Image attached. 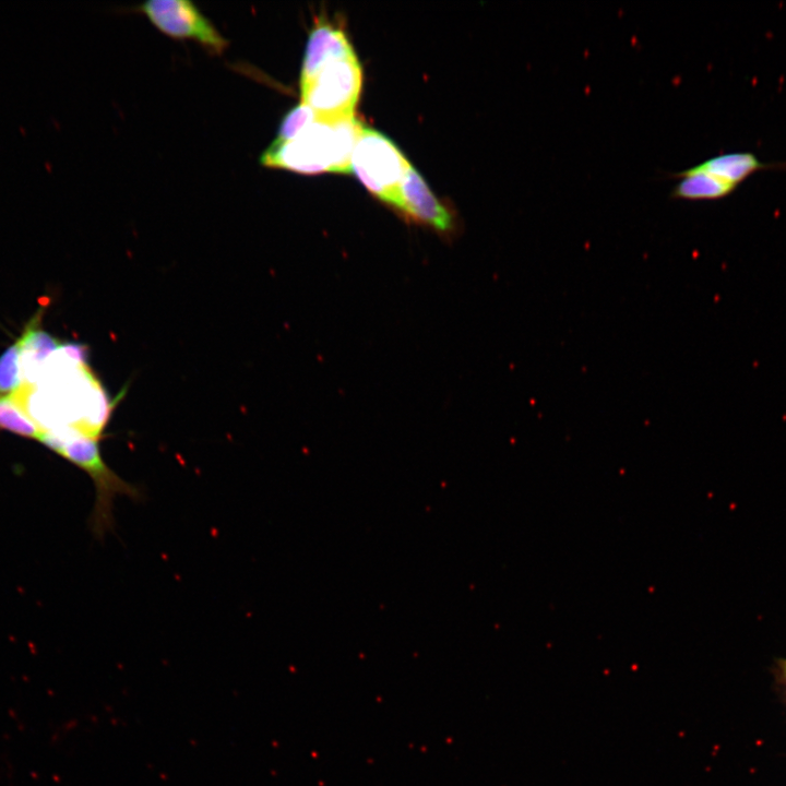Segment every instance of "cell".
<instances>
[{
    "mask_svg": "<svg viewBox=\"0 0 786 786\" xmlns=\"http://www.w3.org/2000/svg\"><path fill=\"white\" fill-rule=\"evenodd\" d=\"M356 55L341 26L321 21L309 34L299 84L311 80L324 66Z\"/></svg>",
    "mask_w": 786,
    "mask_h": 786,
    "instance_id": "cell-6",
    "label": "cell"
},
{
    "mask_svg": "<svg viewBox=\"0 0 786 786\" xmlns=\"http://www.w3.org/2000/svg\"><path fill=\"white\" fill-rule=\"evenodd\" d=\"M409 165L390 139L372 129H362L352 155L350 169L377 199L393 207Z\"/></svg>",
    "mask_w": 786,
    "mask_h": 786,
    "instance_id": "cell-2",
    "label": "cell"
},
{
    "mask_svg": "<svg viewBox=\"0 0 786 786\" xmlns=\"http://www.w3.org/2000/svg\"><path fill=\"white\" fill-rule=\"evenodd\" d=\"M22 386L21 350L15 341L0 355V396L12 395Z\"/></svg>",
    "mask_w": 786,
    "mask_h": 786,
    "instance_id": "cell-11",
    "label": "cell"
},
{
    "mask_svg": "<svg viewBox=\"0 0 786 786\" xmlns=\"http://www.w3.org/2000/svg\"><path fill=\"white\" fill-rule=\"evenodd\" d=\"M16 341L21 350L23 385L34 386L41 377L46 359L57 352L62 343L41 330L35 317Z\"/></svg>",
    "mask_w": 786,
    "mask_h": 786,
    "instance_id": "cell-7",
    "label": "cell"
},
{
    "mask_svg": "<svg viewBox=\"0 0 786 786\" xmlns=\"http://www.w3.org/2000/svg\"><path fill=\"white\" fill-rule=\"evenodd\" d=\"M139 10L162 33L177 39H193L211 53L219 55L228 41L211 21L188 0H152Z\"/></svg>",
    "mask_w": 786,
    "mask_h": 786,
    "instance_id": "cell-4",
    "label": "cell"
},
{
    "mask_svg": "<svg viewBox=\"0 0 786 786\" xmlns=\"http://www.w3.org/2000/svg\"><path fill=\"white\" fill-rule=\"evenodd\" d=\"M361 84L362 72L356 55L335 60L300 84L301 103L308 105L318 119L352 116Z\"/></svg>",
    "mask_w": 786,
    "mask_h": 786,
    "instance_id": "cell-3",
    "label": "cell"
},
{
    "mask_svg": "<svg viewBox=\"0 0 786 786\" xmlns=\"http://www.w3.org/2000/svg\"><path fill=\"white\" fill-rule=\"evenodd\" d=\"M778 664H779V667H781V671H782V674H783V676H784V678H785V680H786V658L779 660Z\"/></svg>",
    "mask_w": 786,
    "mask_h": 786,
    "instance_id": "cell-13",
    "label": "cell"
},
{
    "mask_svg": "<svg viewBox=\"0 0 786 786\" xmlns=\"http://www.w3.org/2000/svg\"><path fill=\"white\" fill-rule=\"evenodd\" d=\"M393 207L412 221L440 233H450L455 226L452 213L412 165L402 180Z\"/></svg>",
    "mask_w": 786,
    "mask_h": 786,
    "instance_id": "cell-5",
    "label": "cell"
},
{
    "mask_svg": "<svg viewBox=\"0 0 786 786\" xmlns=\"http://www.w3.org/2000/svg\"><path fill=\"white\" fill-rule=\"evenodd\" d=\"M364 124L355 117L318 119L294 139L270 146L260 164L305 175L349 174L352 155Z\"/></svg>",
    "mask_w": 786,
    "mask_h": 786,
    "instance_id": "cell-1",
    "label": "cell"
},
{
    "mask_svg": "<svg viewBox=\"0 0 786 786\" xmlns=\"http://www.w3.org/2000/svg\"><path fill=\"white\" fill-rule=\"evenodd\" d=\"M785 166L786 164L764 163L751 152H734L711 157L692 168L738 188L754 172Z\"/></svg>",
    "mask_w": 786,
    "mask_h": 786,
    "instance_id": "cell-8",
    "label": "cell"
},
{
    "mask_svg": "<svg viewBox=\"0 0 786 786\" xmlns=\"http://www.w3.org/2000/svg\"><path fill=\"white\" fill-rule=\"evenodd\" d=\"M315 120L317 115L308 105L301 103L295 106L282 119L277 135L272 143L281 144L294 139Z\"/></svg>",
    "mask_w": 786,
    "mask_h": 786,
    "instance_id": "cell-12",
    "label": "cell"
},
{
    "mask_svg": "<svg viewBox=\"0 0 786 786\" xmlns=\"http://www.w3.org/2000/svg\"><path fill=\"white\" fill-rule=\"evenodd\" d=\"M0 429L36 440L41 432L14 395L0 396Z\"/></svg>",
    "mask_w": 786,
    "mask_h": 786,
    "instance_id": "cell-10",
    "label": "cell"
},
{
    "mask_svg": "<svg viewBox=\"0 0 786 786\" xmlns=\"http://www.w3.org/2000/svg\"><path fill=\"white\" fill-rule=\"evenodd\" d=\"M680 181L672 190L675 199L715 201L730 195L737 188L692 167L675 175Z\"/></svg>",
    "mask_w": 786,
    "mask_h": 786,
    "instance_id": "cell-9",
    "label": "cell"
}]
</instances>
